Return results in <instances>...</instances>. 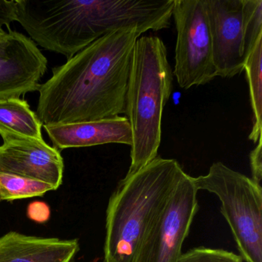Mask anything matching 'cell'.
Returning a JSON list of instances; mask_svg holds the SVG:
<instances>
[{
    "label": "cell",
    "mask_w": 262,
    "mask_h": 262,
    "mask_svg": "<svg viewBox=\"0 0 262 262\" xmlns=\"http://www.w3.org/2000/svg\"><path fill=\"white\" fill-rule=\"evenodd\" d=\"M138 28L108 33L76 53L39 85L36 114L42 125L91 122L121 116Z\"/></svg>",
    "instance_id": "1"
},
{
    "label": "cell",
    "mask_w": 262,
    "mask_h": 262,
    "mask_svg": "<svg viewBox=\"0 0 262 262\" xmlns=\"http://www.w3.org/2000/svg\"><path fill=\"white\" fill-rule=\"evenodd\" d=\"M185 173L176 159L158 156L120 181L107 207L105 262H135L144 238Z\"/></svg>",
    "instance_id": "2"
},
{
    "label": "cell",
    "mask_w": 262,
    "mask_h": 262,
    "mask_svg": "<svg viewBox=\"0 0 262 262\" xmlns=\"http://www.w3.org/2000/svg\"><path fill=\"white\" fill-rule=\"evenodd\" d=\"M173 70L163 41L140 36L133 52L125 99V117L131 126V164L126 176L158 156L164 108L172 92Z\"/></svg>",
    "instance_id": "3"
},
{
    "label": "cell",
    "mask_w": 262,
    "mask_h": 262,
    "mask_svg": "<svg viewBox=\"0 0 262 262\" xmlns=\"http://www.w3.org/2000/svg\"><path fill=\"white\" fill-rule=\"evenodd\" d=\"M16 21L36 46L67 59L108 34L105 0H16Z\"/></svg>",
    "instance_id": "4"
},
{
    "label": "cell",
    "mask_w": 262,
    "mask_h": 262,
    "mask_svg": "<svg viewBox=\"0 0 262 262\" xmlns=\"http://www.w3.org/2000/svg\"><path fill=\"white\" fill-rule=\"evenodd\" d=\"M198 191L217 196L244 261L262 262V188L251 178L214 162L208 174L193 177Z\"/></svg>",
    "instance_id": "5"
},
{
    "label": "cell",
    "mask_w": 262,
    "mask_h": 262,
    "mask_svg": "<svg viewBox=\"0 0 262 262\" xmlns=\"http://www.w3.org/2000/svg\"><path fill=\"white\" fill-rule=\"evenodd\" d=\"M177 38L173 76L183 90L205 85L217 77L203 0H174Z\"/></svg>",
    "instance_id": "6"
},
{
    "label": "cell",
    "mask_w": 262,
    "mask_h": 262,
    "mask_svg": "<svg viewBox=\"0 0 262 262\" xmlns=\"http://www.w3.org/2000/svg\"><path fill=\"white\" fill-rule=\"evenodd\" d=\"M198 191L193 177L185 173L144 238L135 262H178L199 210Z\"/></svg>",
    "instance_id": "7"
},
{
    "label": "cell",
    "mask_w": 262,
    "mask_h": 262,
    "mask_svg": "<svg viewBox=\"0 0 262 262\" xmlns=\"http://www.w3.org/2000/svg\"><path fill=\"white\" fill-rule=\"evenodd\" d=\"M0 173L49 184L57 190L62 183L64 162L60 151L43 139H32L0 128Z\"/></svg>",
    "instance_id": "8"
},
{
    "label": "cell",
    "mask_w": 262,
    "mask_h": 262,
    "mask_svg": "<svg viewBox=\"0 0 262 262\" xmlns=\"http://www.w3.org/2000/svg\"><path fill=\"white\" fill-rule=\"evenodd\" d=\"M47 59L36 44L23 33L10 31L0 42V100L38 91Z\"/></svg>",
    "instance_id": "9"
},
{
    "label": "cell",
    "mask_w": 262,
    "mask_h": 262,
    "mask_svg": "<svg viewBox=\"0 0 262 262\" xmlns=\"http://www.w3.org/2000/svg\"><path fill=\"white\" fill-rule=\"evenodd\" d=\"M208 18L213 62L217 76L232 78L244 71L242 0H203Z\"/></svg>",
    "instance_id": "10"
},
{
    "label": "cell",
    "mask_w": 262,
    "mask_h": 262,
    "mask_svg": "<svg viewBox=\"0 0 262 262\" xmlns=\"http://www.w3.org/2000/svg\"><path fill=\"white\" fill-rule=\"evenodd\" d=\"M54 148L67 149L104 144L133 143L131 126L125 116L91 122L44 125Z\"/></svg>",
    "instance_id": "11"
},
{
    "label": "cell",
    "mask_w": 262,
    "mask_h": 262,
    "mask_svg": "<svg viewBox=\"0 0 262 262\" xmlns=\"http://www.w3.org/2000/svg\"><path fill=\"white\" fill-rule=\"evenodd\" d=\"M78 239L27 235L10 231L0 237V262H73Z\"/></svg>",
    "instance_id": "12"
},
{
    "label": "cell",
    "mask_w": 262,
    "mask_h": 262,
    "mask_svg": "<svg viewBox=\"0 0 262 262\" xmlns=\"http://www.w3.org/2000/svg\"><path fill=\"white\" fill-rule=\"evenodd\" d=\"M42 127L27 101L20 98L0 100V128L32 139H43Z\"/></svg>",
    "instance_id": "13"
},
{
    "label": "cell",
    "mask_w": 262,
    "mask_h": 262,
    "mask_svg": "<svg viewBox=\"0 0 262 262\" xmlns=\"http://www.w3.org/2000/svg\"><path fill=\"white\" fill-rule=\"evenodd\" d=\"M262 36L257 39L245 62L253 113V126L249 139L257 144L261 139L262 116Z\"/></svg>",
    "instance_id": "14"
},
{
    "label": "cell",
    "mask_w": 262,
    "mask_h": 262,
    "mask_svg": "<svg viewBox=\"0 0 262 262\" xmlns=\"http://www.w3.org/2000/svg\"><path fill=\"white\" fill-rule=\"evenodd\" d=\"M50 191H55L49 184L14 176L0 173V203L28 198L40 197Z\"/></svg>",
    "instance_id": "15"
},
{
    "label": "cell",
    "mask_w": 262,
    "mask_h": 262,
    "mask_svg": "<svg viewBox=\"0 0 262 262\" xmlns=\"http://www.w3.org/2000/svg\"><path fill=\"white\" fill-rule=\"evenodd\" d=\"M242 55L245 61L262 36L261 0H242Z\"/></svg>",
    "instance_id": "16"
},
{
    "label": "cell",
    "mask_w": 262,
    "mask_h": 262,
    "mask_svg": "<svg viewBox=\"0 0 262 262\" xmlns=\"http://www.w3.org/2000/svg\"><path fill=\"white\" fill-rule=\"evenodd\" d=\"M178 262H244V260L232 251L202 246L182 253Z\"/></svg>",
    "instance_id": "17"
},
{
    "label": "cell",
    "mask_w": 262,
    "mask_h": 262,
    "mask_svg": "<svg viewBox=\"0 0 262 262\" xmlns=\"http://www.w3.org/2000/svg\"><path fill=\"white\" fill-rule=\"evenodd\" d=\"M51 210L49 205L43 202H33L27 208V216L30 220L37 223H45L50 219Z\"/></svg>",
    "instance_id": "18"
},
{
    "label": "cell",
    "mask_w": 262,
    "mask_h": 262,
    "mask_svg": "<svg viewBox=\"0 0 262 262\" xmlns=\"http://www.w3.org/2000/svg\"><path fill=\"white\" fill-rule=\"evenodd\" d=\"M261 139L256 145V148L251 151L250 154V164H251L252 179L255 183L260 185L262 179V151Z\"/></svg>",
    "instance_id": "19"
},
{
    "label": "cell",
    "mask_w": 262,
    "mask_h": 262,
    "mask_svg": "<svg viewBox=\"0 0 262 262\" xmlns=\"http://www.w3.org/2000/svg\"><path fill=\"white\" fill-rule=\"evenodd\" d=\"M16 21V0H0V27L7 26Z\"/></svg>",
    "instance_id": "20"
},
{
    "label": "cell",
    "mask_w": 262,
    "mask_h": 262,
    "mask_svg": "<svg viewBox=\"0 0 262 262\" xmlns=\"http://www.w3.org/2000/svg\"><path fill=\"white\" fill-rule=\"evenodd\" d=\"M8 33L5 31L2 27H0V42H2L7 38Z\"/></svg>",
    "instance_id": "21"
}]
</instances>
